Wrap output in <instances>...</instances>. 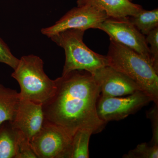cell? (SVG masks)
<instances>
[{
    "label": "cell",
    "instance_id": "e0dca14e",
    "mask_svg": "<svg viewBox=\"0 0 158 158\" xmlns=\"http://www.w3.org/2000/svg\"><path fill=\"white\" fill-rule=\"evenodd\" d=\"M146 41L149 47L151 64L154 69L158 72V27L151 31L146 35Z\"/></svg>",
    "mask_w": 158,
    "mask_h": 158
},
{
    "label": "cell",
    "instance_id": "7a4b0ae2",
    "mask_svg": "<svg viewBox=\"0 0 158 158\" xmlns=\"http://www.w3.org/2000/svg\"><path fill=\"white\" fill-rule=\"evenodd\" d=\"M108 65L135 82L158 106V72L140 54L110 39Z\"/></svg>",
    "mask_w": 158,
    "mask_h": 158
},
{
    "label": "cell",
    "instance_id": "ba28073f",
    "mask_svg": "<svg viewBox=\"0 0 158 158\" xmlns=\"http://www.w3.org/2000/svg\"><path fill=\"white\" fill-rule=\"evenodd\" d=\"M104 11L89 6L75 7L62 16L53 25L41 30L42 34L50 38L59 32L69 29H98L109 18Z\"/></svg>",
    "mask_w": 158,
    "mask_h": 158
},
{
    "label": "cell",
    "instance_id": "4fadbf2b",
    "mask_svg": "<svg viewBox=\"0 0 158 158\" xmlns=\"http://www.w3.org/2000/svg\"><path fill=\"white\" fill-rule=\"evenodd\" d=\"M20 98L16 90L0 84V125L14 121L19 107Z\"/></svg>",
    "mask_w": 158,
    "mask_h": 158
},
{
    "label": "cell",
    "instance_id": "277c9868",
    "mask_svg": "<svg viewBox=\"0 0 158 158\" xmlns=\"http://www.w3.org/2000/svg\"><path fill=\"white\" fill-rule=\"evenodd\" d=\"M85 31L69 29L55 34L50 38L65 52V62L62 75L72 71L84 70L93 73L108 65L106 56L95 52L83 41Z\"/></svg>",
    "mask_w": 158,
    "mask_h": 158
},
{
    "label": "cell",
    "instance_id": "8992f818",
    "mask_svg": "<svg viewBox=\"0 0 158 158\" xmlns=\"http://www.w3.org/2000/svg\"><path fill=\"white\" fill-rule=\"evenodd\" d=\"M98 29L106 33L110 39L140 54L152 65L151 56L145 36L130 21L128 17L109 18L102 23Z\"/></svg>",
    "mask_w": 158,
    "mask_h": 158
},
{
    "label": "cell",
    "instance_id": "44dd1931",
    "mask_svg": "<svg viewBox=\"0 0 158 158\" xmlns=\"http://www.w3.org/2000/svg\"><path fill=\"white\" fill-rule=\"evenodd\" d=\"M129 1H130V2H132V1H133V0H128Z\"/></svg>",
    "mask_w": 158,
    "mask_h": 158
},
{
    "label": "cell",
    "instance_id": "9a60e30c",
    "mask_svg": "<svg viewBox=\"0 0 158 158\" xmlns=\"http://www.w3.org/2000/svg\"><path fill=\"white\" fill-rule=\"evenodd\" d=\"M130 21L144 36L158 27V9H142L133 16L128 17Z\"/></svg>",
    "mask_w": 158,
    "mask_h": 158
},
{
    "label": "cell",
    "instance_id": "d6986e66",
    "mask_svg": "<svg viewBox=\"0 0 158 158\" xmlns=\"http://www.w3.org/2000/svg\"><path fill=\"white\" fill-rule=\"evenodd\" d=\"M16 158H37L30 141L21 133Z\"/></svg>",
    "mask_w": 158,
    "mask_h": 158
},
{
    "label": "cell",
    "instance_id": "52a82bcc",
    "mask_svg": "<svg viewBox=\"0 0 158 158\" xmlns=\"http://www.w3.org/2000/svg\"><path fill=\"white\" fill-rule=\"evenodd\" d=\"M151 102L150 97L142 91H137L127 97H106L100 95L97 110L100 118L107 123L124 119Z\"/></svg>",
    "mask_w": 158,
    "mask_h": 158
},
{
    "label": "cell",
    "instance_id": "9c48e42d",
    "mask_svg": "<svg viewBox=\"0 0 158 158\" xmlns=\"http://www.w3.org/2000/svg\"><path fill=\"white\" fill-rule=\"evenodd\" d=\"M91 74L102 96L122 97L138 91H144L132 79L109 65L98 69Z\"/></svg>",
    "mask_w": 158,
    "mask_h": 158
},
{
    "label": "cell",
    "instance_id": "8fae6325",
    "mask_svg": "<svg viewBox=\"0 0 158 158\" xmlns=\"http://www.w3.org/2000/svg\"><path fill=\"white\" fill-rule=\"evenodd\" d=\"M77 5L92 6L104 11L109 18L115 19L133 16L143 9L128 0H77Z\"/></svg>",
    "mask_w": 158,
    "mask_h": 158
},
{
    "label": "cell",
    "instance_id": "30bf717a",
    "mask_svg": "<svg viewBox=\"0 0 158 158\" xmlns=\"http://www.w3.org/2000/svg\"><path fill=\"white\" fill-rule=\"evenodd\" d=\"M42 104L20 99L14 121V127L31 141L42 127L44 121Z\"/></svg>",
    "mask_w": 158,
    "mask_h": 158
},
{
    "label": "cell",
    "instance_id": "ffe728a7",
    "mask_svg": "<svg viewBox=\"0 0 158 158\" xmlns=\"http://www.w3.org/2000/svg\"><path fill=\"white\" fill-rule=\"evenodd\" d=\"M158 106H156L150 110L148 114L151 120L152 125V138L151 141V144L158 145Z\"/></svg>",
    "mask_w": 158,
    "mask_h": 158
},
{
    "label": "cell",
    "instance_id": "5bb4252c",
    "mask_svg": "<svg viewBox=\"0 0 158 158\" xmlns=\"http://www.w3.org/2000/svg\"><path fill=\"white\" fill-rule=\"evenodd\" d=\"M94 134L91 130L81 129L74 134L66 158H88L90 136Z\"/></svg>",
    "mask_w": 158,
    "mask_h": 158
},
{
    "label": "cell",
    "instance_id": "2e32d148",
    "mask_svg": "<svg viewBox=\"0 0 158 158\" xmlns=\"http://www.w3.org/2000/svg\"><path fill=\"white\" fill-rule=\"evenodd\" d=\"M125 158H158V145L146 143L138 144L123 156Z\"/></svg>",
    "mask_w": 158,
    "mask_h": 158
},
{
    "label": "cell",
    "instance_id": "5b68a950",
    "mask_svg": "<svg viewBox=\"0 0 158 158\" xmlns=\"http://www.w3.org/2000/svg\"><path fill=\"white\" fill-rule=\"evenodd\" d=\"M72 138L62 128L44 119L30 143L37 158H66Z\"/></svg>",
    "mask_w": 158,
    "mask_h": 158
},
{
    "label": "cell",
    "instance_id": "6da1fadb",
    "mask_svg": "<svg viewBox=\"0 0 158 158\" xmlns=\"http://www.w3.org/2000/svg\"><path fill=\"white\" fill-rule=\"evenodd\" d=\"M53 95L42 105L44 118L72 137L81 129L101 132L107 123L98 114L100 91L89 72L72 71L55 80Z\"/></svg>",
    "mask_w": 158,
    "mask_h": 158
},
{
    "label": "cell",
    "instance_id": "ac0fdd59",
    "mask_svg": "<svg viewBox=\"0 0 158 158\" xmlns=\"http://www.w3.org/2000/svg\"><path fill=\"white\" fill-rule=\"evenodd\" d=\"M19 62V59L13 56L8 45L0 38V62L14 69L17 67Z\"/></svg>",
    "mask_w": 158,
    "mask_h": 158
},
{
    "label": "cell",
    "instance_id": "7c38bea8",
    "mask_svg": "<svg viewBox=\"0 0 158 158\" xmlns=\"http://www.w3.org/2000/svg\"><path fill=\"white\" fill-rule=\"evenodd\" d=\"M21 135L11 122L0 125V158H16Z\"/></svg>",
    "mask_w": 158,
    "mask_h": 158
},
{
    "label": "cell",
    "instance_id": "3957f363",
    "mask_svg": "<svg viewBox=\"0 0 158 158\" xmlns=\"http://www.w3.org/2000/svg\"><path fill=\"white\" fill-rule=\"evenodd\" d=\"M11 77L20 87V99L44 104L53 95L56 89L55 80H51L44 70L42 59L34 55L19 59Z\"/></svg>",
    "mask_w": 158,
    "mask_h": 158
}]
</instances>
